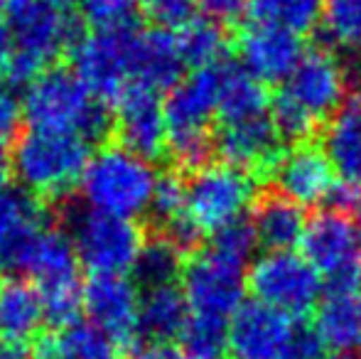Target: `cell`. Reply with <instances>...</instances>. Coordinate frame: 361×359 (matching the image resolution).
<instances>
[{"label":"cell","instance_id":"obj_1","mask_svg":"<svg viewBox=\"0 0 361 359\" xmlns=\"http://www.w3.org/2000/svg\"><path fill=\"white\" fill-rule=\"evenodd\" d=\"M23 111L30 128L76 133L89 145L114 143V106L99 101L74 69L52 64L25 91Z\"/></svg>","mask_w":361,"mask_h":359},{"label":"cell","instance_id":"obj_2","mask_svg":"<svg viewBox=\"0 0 361 359\" xmlns=\"http://www.w3.org/2000/svg\"><path fill=\"white\" fill-rule=\"evenodd\" d=\"M91 160V148L81 135L27 128L10 150V173L18 185L42 205L74 195Z\"/></svg>","mask_w":361,"mask_h":359},{"label":"cell","instance_id":"obj_3","mask_svg":"<svg viewBox=\"0 0 361 359\" xmlns=\"http://www.w3.org/2000/svg\"><path fill=\"white\" fill-rule=\"evenodd\" d=\"M157 173L152 163L109 143L96 150L81 178V200L96 212L133 219L145 214L152 200Z\"/></svg>","mask_w":361,"mask_h":359},{"label":"cell","instance_id":"obj_4","mask_svg":"<svg viewBox=\"0 0 361 359\" xmlns=\"http://www.w3.org/2000/svg\"><path fill=\"white\" fill-rule=\"evenodd\" d=\"M302 256L324 276L327 296L361 293V226L337 209H322L307 219Z\"/></svg>","mask_w":361,"mask_h":359},{"label":"cell","instance_id":"obj_5","mask_svg":"<svg viewBox=\"0 0 361 359\" xmlns=\"http://www.w3.org/2000/svg\"><path fill=\"white\" fill-rule=\"evenodd\" d=\"M246 288L253 300L278 308L298 320L314 310L324 283L305 256L293 251H268L248 269Z\"/></svg>","mask_w":361,"mask_h":359},{"label":"cell","instance_id":"obj_6","mask_svg":"<svg viewBox=\"0 0 361 359\" xmlns=\"http://www.w3.org/2000/svg\"><path fill=\"white\" fill-rule=\"evenodd\" d=\"M133 25L96 30L86 35L67 57L86 89L109 106H116L126 87L133 82Z\"/></svg>","mask_w":361,"mask_h":359},{"label":"cell","instance_id":"obj_7","mask_svg":"<svg viewBox=\"0 0 361 359\" xmlns=\"http://www.w3.org/2000/svg\"><path fill=\"white\" fill-rule=\"evenodd\" d=\"M180 281L192 312L228 320L243 305L246 264L204 246L185 261Z\"/></svg>","mask_w":361,"mask_h":359},{"label":"cell","instance_id":"obj_8","mask_svg":"<svg viewBox=\"0 0 361 359\" xmlns=\"http://www.w3.org/2000/svg\"><path fill=\"white\" fill-rule=\"evenodd\" d=\"M258 185L243 170L212 163L187 178V214L204 231H214L246 212L256 200Z\"/></svg>","mask_w":361,"mask_h":359},{"label":"cell","instance_id":"obj_9","mask_svg":"<svg viewBox=\"0 0 361 359\" xmlns=\"http://www.w3.org/2000/svg\"><path fill=\"white\" fill-rule=\"evenodd\" d=\"M278 89L319 126H327L347 101L342 62L334 57L332 47L322 42H314L302 54L293 74Z\"/></svg>","mask_w":361,"mask_h":359},{"label":"cell","instance_id":"obj_10","mask_svg":"<svg viewBox=\"0 0 361 359\" xmlns=\"http://www.w3.org/2000/svg\"><path fill=\"white\" fill-rule=\"evenodd\" d=\"M114 143L140 155L147 163L167 158V121L160 91L130 82L114 106Z\"/></svg>","mask_w":361,"mask_h":359},{"label":"cell","instance_id":"obj_11","mask_svg":"<svg viewBox=\"0 0 361 359\" xmlns=\"http://www.w3.org/2000/svg\"><path fill=\"white\" fill-rule=\"evenodd\" d=\"M140 293L126 276H91L84 286V312L96 327L109 332L126 357L143 347L138 332Z\"/></svg>","mask_w":361,"mask_h":359},{"label":"cell","instance_id":"obj_12","mask_svg":"<svg viewBox=\"0 0 361 359\" xmlns=\"http://www.w3.org/2000/svg\"><path fill=\"white\" fill-rule=\"evenodd\" d=\"M233 52L241 59V67L266 87L268 84L281 87L305 54L298 35L253 23L233 32Z\"/></svg>","mask_w":361,"mask_h":359},{"label":"cell","instance_id":"obj_13","mask_svg":"<svg viewBox=\"0 0 361 359\" xmlns=\"http://www.w3.org/2000/svg\"><path fill=\"white\" fill-rule=\"evenodd\" d=\"M295 320L261 300H248L228 322V359H283Z\"/></svg>","mask_w":361,"mask_h":359},{"label":"cell","instance_id":"obj_14","mask_svg":"<svg viewBox=\"0 0 361 359\" xmlns=\"http://www.w3.org/2000/svg\"><path fill=\"white\" fill-rule=\"evenodd\" d=\"M337 185V170L324 153L322 143L310 140V143L290 145L283 153L268 187L298 202L300 207H314L327 202Z\"/></svg>","mask_w":361,"mask_h":359},{"label":"cell","instance_id":"obj_15","mask_svg":"<svg viewBox=\"0 0 361 359\" xmlns=\"http://www.w3.org/2000/svg\"><path fill=\"white\" fill-rule=\"evenodd\" d=\"M226 62L195 69V72L187 74V77L167 94V101H165L167 133L212 128V118H214L216 104H219V89H221L224 64Z\"/></svg>","mask_w":361,"mask_h":359},{"label":"cell","instance_id":"obj_16","mask_svg":"<svg viewBox=\"0 0 361 359\" xmlns=\"http://www.w3.org/2000/svg\"><path fill=\"white\" fill-rule=\"evenodd\" d=\"M133 82L155 91H172L185 79V59L175 32L160 28L135 30L133 37Z\"/></svg>","mask_w":361,"mask_h":359},{"label":"cell","instance_id":"obj_17","mask_svg":"<svg viewBox=\"0 0 361 359\" xmlns=\"http://www.w3.org/2000/svg\"><path fill=\"white\" fill-rule=\"evenodd\" d=\"M251 221L258 236V246L266 251H293L302 241L307 217L298 202L288 200L273 187H261L251 205Z\"/></svg>","mask_w":361,"mask_h":359},{"label":"cell","instance_id":"obj_18","mask_svg":"<svg viewBox=\"0 0 361 359\" xmlns=\"http://www.w3.org/2000/svg\"><path fill=\"white\" fill-rule=\"evenodd\" d=\"M190 315V303H187L185 293L177 283L155 288V291H145L138 310L140 342L172 345V340H180Z\"/></svg>","mask_w":361,"mask_h":359},{"label":"cell","instance_id":"obj_19","mask_svg":"<svg viewBox=\"0 0 361 359\" xmlns=\"http://www.w3.org/2000/svg\"><path fill=\"white\" fill-rule=\"evenodd\" d=\"M319 143L339 178L361 185V96H347L342 109L324 126Z\"/></svg>","mask_w":361,"mask_h":359},{"label":"cell","instance_id":"obj_20","mask_svg":"<svg viewBox=\"0 0 361 359\" xmlns=\"http://www.w3.org/2000/svg\"><path fill=\"white\" fill-rule=\"evenodd\" d=\"M273 91L263 82L246 72L238 64L226 62L221 74V89H219L216 118L221 126L243 123V121L261 118L271 114Z\"/></svg>","mask_w":361,"mask_h":359},{"label":"cell","instance_id":"obj_21","mask_svg":"<svg viewBox=\"0 0 361 359\" xmlns=\"http://www.w3.org/2000/svg\"><path fill=\"white\" fill-rule=\"evenodd\" d=\"M44 322V308L32 281L10 276L0 281V337L30 342Z\"/></svg>","mask_w":361,"mask_h":359},{"label":"cell","instance_id":"obj_22","mask_svg":"<svg viewBox=\"0 0 361 359\" xmlns=\"http://www.w3.org/2000/svg\"><path fill=\"white\" fill-rule=\"evenodd\" d=\"M324 347L332 352H352L361 345V293L327 296L312 320Z\"/></svg>","mask_w":361,"mask_h":359},{"label":"cell","instance_id":"obj_23","mask_svg":"<svg viewBox=\"0 0 361 359\" xmlns=\"http://www.w3.org/2000/svg\"><path fill=\"white\" fill-rule=\"evenodd\" d=\"M177 42L187 67L202 69L226 62L228 52L233 49V32L209 18H197L180 30Z\"/></svg>","mask_w":361,"mask_h":359},{"label":"cell","instance_id":"obj_24","mask_svg":"<svg viewBox=\"0 0 361 359\" xmlns=\"http://www.w3.org/2000/svg\"><path fill=\"white\" fill-rule=\"evenodd\" d=\"M324 0H248V23L271 25L293 35H310L322 18Z\"/></svg>","mask_w":361,"mask_h":359},{"label":"cell","instance_id":"obj_25","mask_svg":"<svg viewBox=\"0 0 361 359\" xmlns=\"http://www.w3.org/2000/svg\"><path fill=\"white\" fill-rule=\"evenodd\" d=\"M147 234V231H145ZM185 256L165 241L160 234H147L133 266L138 291H155L162 286H175L185 269Z\"/></svg>","mask_w":361,"mask_h":359},{"label":"cell","instance_id":"obj_26","mask_svg":"<svg viewBox=\"0 0 361 359\" xmlns=\"http://www.w3.org/2000/svg\"><path fill=\"white\" fill-rule=\"evenodd\" d=\"M57 345L62 359H128L118 342L91 320H79L59 330Z\"/></svg>","mask_w":361,"mask_h":359},{"label":"cell","instance_id":"obj_27","mask_svg":"<svg viewBox=\"0 0 361 359\" xmlns=\"http://www.w3.org/2000/svg\"><path fill=\"white\" fill-rule=\"evenodd\" d=\"M180 345L192 359H228V320L192 312L180 335Z\"/></svg>","mask_w":361,"mask_h":359},{"label":"cell","instance_id":"obj_28","mask_svg":"<svg viewBox=\"0 0 361 359\" xmlns=\"http://www.w3.org/2000/svg\"><path fill=\"white\" fill-rule=\"evenodd\" d=\"M322 35L317 42L337 44L349 52L361 49V0H324Z\"/></svg>","mask_w":361,"mask_h":359},{"label":"cell","instance_id":"obj_29","mask_svg":"<svg viewBox=\"0 0 361 359\" xmlns=\"http://www.w3.org/2000/svg\"><path fill=\"white\" fill-rule=\"evenodd\" d=\"M182 212H187V175L170 168L157 175L150 207H147V219L143 224L147 231H155L170 219L180 217Z\"/></svg>","mask_w":361,"mask_h":359},{"label":"cell","instance_id":"obj_30","mask_svg":"<svg viewBox=\"0 0 361 359\" xmlns=\"http://www.w3.org/2000/svg\"><path fill=\"white\" fill-rule=\"evenodd\" d=\"M256 246H258L256 229H253L251 217H246V214L236 217V219L228 221V224L219 226L209 241V249L228 256V259L241 261V264H246L248 256L253 254Z\"/></svg>","mask_w":361,"mask_h":359},{"label":"cell","instance_id":"obj_31","mask_svg":"<svg viewBox=\"0 0 361 359\" xmlns=\"http://www.w3.org/2000/svg\"><path fill=\"white\" fill-rule=\"evenodd\" d=\"M84 20L96 30L128 28L135 23L140 0H81Z\"/></svg>","mask_w":361,"mask_h":359},{"label":"cell","instance_id":"obj_32","mask_svg":"<svg viewBox=\"0 0 361 359\" xmlns=\"http://www.w3.org/2000/svg\"><path fill=\"white\" fill-rule=\"evenodd\" d=\"M140 13L152 28L175 32L197 20V3L195 0H140Z\"/></svg>","mask_w":361,"mask_h":359},{"label":"cell","instance_id":"obj_33","mask_svg":"<svg viewBox=\"0 0 361 359\" xmlns=\"http://www.w3.org/2000/svg\"><path fill=\"white\" fill-rule=\"evenodd\" d=\"M324 342L317 335L312 320L307 317H298L293 327V335H290L288 350L283 359H324Z\"/></svg>","mask_w":361,"mask_h":359},{"label":"cell","instance_id":"obj_34","mask_svg":"<svg viewBox=\"0 0 361 359\" xmlns=\"http://www.w3.org/2000/svg\"><path fill=\"white\" fill-rule=\"evenodd\" d=\"M23 118L25 111L15 91L0 84V140L18 138L23 133Z\"/></svg>","mask_w":361,"mask_h":359},{"label":"cell","instance_id":"obj_35","mask_svg":"<svg viewBox=\"0 0 361 359\" xmlns=\"http://www.w3.org/2000/svg\"><path fill=\"white\" fill-rule=\"evenodd\" d=\"M197 10L204 13V18L214 20V23L224 25V28H231L238 23L243 13L248 8V0H195Z\"/></svg>","mask_w":361,"mask_h":359},{"label":"cell","instance_id":"obj_36","mask_svg":"<svg viewBox=\"0 0 361 359\" xmlns=\"http://www.w3.org/2000/svg\"><path fill=\"white\" fill-rule=\"evenodd\" d=\"M30 359H62L57 345V332H44L35 337V345L30 347Z\"/></svg>","mask_w":361,"mask_h":359},{"label":"cell","instance_id":"obj_37","mask_svg":"<svg viewBox=\"0 0 361 359\" xmlns=\"http://www.w3.org/2000/svg\"><path fill=\"white\" fill-rule=\"evenodd\" d=\"M130 359H192V357L185 355L182 347L175 345H145Z\"/></svg>","mask_w":361,"mask_h":359},{"label":"cell","instance_id":"obj_38","mask_svg":"<svg viewBox=\"0 0 361 359\" xmlns=\"http://www.w3.org/2000/svg\"><path fill=\"white\" fill-rule=\"evenodd\" d=\"M15 52V39H13V30H10V23L0 15V77L5 72V64L10 62Z\"/></svg>","mask_w":361,"mask_h":359},{"label":"cell","instance_id":"obj_39","mask_svg":"<svg viewBox=\"0 0 361 359\" xmlns=\"http://www.w3.org/2000/svg\"><path fill=\"white\" fill-rule=\"evenodd\" d=\"M0 359H30L27 342H13L0 337Z\"/></svg>","mask_w":361,"mask_h":359},{"label":"cell","instance_id":"obj_40","mask_svg":"<svg viewBox=\"0 0 361 359\" xmlns=\"http://www.w3.org/2000/svg\"><path fill=\"white\" fill-rule=\"evenodd\" d=\"M35 3H37V0H0V15H3L5 20H13L15 15L32 8Z\"/></svg>","mask_w":361,"mask_h":359},{"label":"cell","instance_id":"obj_41","mask_svg":"<svg viewBox=\"0 0 361 359\" xmlns=\"http://www.w3.org/2000/svg\"><path fill=\"white\" fill-rule=\"evenodd\" d=\"M10 178V148L5 140H0V180L8 182Z\"/></svg>","mask_w":361,"mask_h":359},{"label":"cell","instance_id":"obj_42","mask_svg":"<svg viewBox=\"0 0 361 359\" xmlns=\"http://www.w3.org/2000/svg\"><path fill=\"white\" fill-rule=\"evenodd\" d=\"M47 5H52L54 10H69L74 8L76 3H81V0H44Z\"/></svg>","mask_w":361,"mask_h":359},{"label":"cell","instance_id":"obj_43","mask_svg":"<svg viewBox=\"0 0 361 359\" xmlns=\"http://www.w3.org/2000/svg\"><path fill=\"white\" fill-rule=\"evenodd\" d=\"M327 359H359V357L349 355V352H339V355H334V357H327Z\"/></svg>","mask_w":361,"mask_h":359},{"label":"cell","instance_id":"obj_44","mask_svg":"<svg viewBox=\"0 0 361 359\" xmlns=\"http://www.w3.org/2000/svg\"><path fill=\"white\" fill-rule=\"evenodd\" d=\"M3 266H5V264H3V256H0V271H3Z\"/></svg>","mask_w":361,"mask_h":359}]
</instances>
